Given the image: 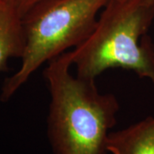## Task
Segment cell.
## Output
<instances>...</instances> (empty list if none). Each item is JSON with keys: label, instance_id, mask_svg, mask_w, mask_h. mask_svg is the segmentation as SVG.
Masks as SVG:
<instances>
[{"label": "cell", "instance_id": "1", "mask_svg": "<svg viewBox=\"0 0 154 154\" xmlns=\"http://www.w3.org/2000/svg\"><path fill=\"white\" fill-rule=\"evenodd\" d=\"M43 75L51 101L47 137L53 154H107V139L120 110L112 94L95 80L72 75L69 51L47 63Z\"/></svg>", "mask_w": 154, "mask_h": 154}, {"label": "cell", "instance_id": "4", "mask_svg": "<svg viewBox=\"0 0 154 154\" xmlns=\"http://www.w3.org/2000/svg\"><path fill=\"white\" fill-rule=\"evenodd\" d=\"M106 148L111 154H154V117L110 132Z\"/></svg>", "mask_w": 154, "mask_h": 154}, {"label": "cell", "instance_id": "2", "mask_svg": "<svg viewBox=\"0 0 154 154\" xmlns=\"http://www.w3.org/2000/svg\"><path fill=\"white\" fill-rule=\"evenodd\" d=\"M153 20L154 0H110L91 35L69 51L76 75L96 80L109 69L121 68L154 87V44L147 35Z\"/></svg>", "mask_w": 154, "mask_h": 154}, {"label": "cell", "instance_id": "6", "mask_svg": "<svg viewBox=\"0 0 154 154\" xmlns=\"http://www.w3.org/2000/svg\"><path fill=\"white\" fill-rule=\"evenodd\" d=\"M0 1L13 8L22 19V17L31 11L33 7H35L37 5L44 2L45 0H0Z\"/></svg>", "mask_w": 154, "mask_h": 154}, {"label": "cell", "instance_id": "5", "mask_svg": "<svg viewBox=\"0 0 154 154\" xmlns=\"http://www.w3.org/2000/svg\"><path fill=\"white\" fill-rule=\"evenodd\" d=\"M25 47L22 19L11 6L0 1V73L11 58H22Z\"/></svg>", "mask_w": 154, "mask_h": 154}, {"label": "cell", "instance_id": "3", "mask_svg": "<svg viewBox=\"0 0 154 154\" xmlns=\"http://www.w3.org/2000/svg\"><path fill=\"white\" fill-rule=\"evenodd\" d=\"M109 1L45 0L28 12L22 17V64L4 82L0 100H10L41 65L86 41Z\"/></svg>", "mask_w": 154, "mask_h": 154}]
</instances>
